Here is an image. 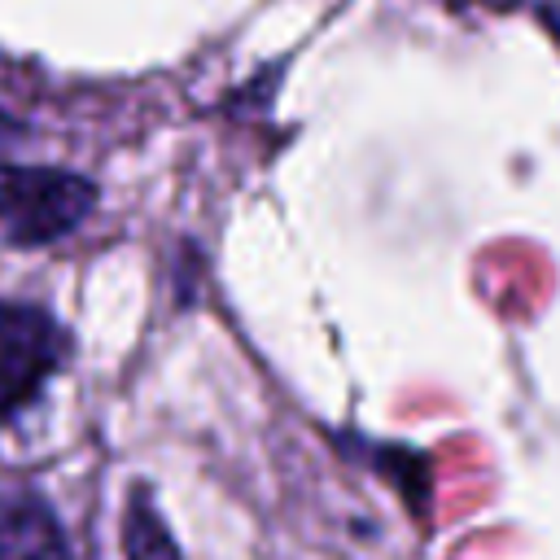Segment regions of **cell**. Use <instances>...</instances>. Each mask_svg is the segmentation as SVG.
Returning <instances> with one entry per match:
<instances>
[{"instance_id":"4","label":"cell","mask_w":560,"mask_h":560,"mask_svg":"<svg viewBox=\"0 0 560 560\" xmlns=\"http://www.w3.org/2000/svg\"><path fill=\"white\" fill-rule=\"evenodd\" d=\"M122 556L127 560H184L149 486H131L127 490V508H122Z\"/></svg>"},{"instance_id":"5","label":"cell","mask_w":560,"mask_h":560,"mask_svg":"<svg viewBox=\"0 0 560 560\" xmlns=\"http://www.w3.org/2000/svg\"><path fill=\"white\" fill-rule=\"evenodd\" d=\"M22 136H26V127H22V118H13L4 105H0V153H9L13 144H22Z\"/></svg>"},{"instance_id":"1","label":"cell","mask_w":560,"mask_h":560,"mask_svg":"<svg viewBox=\"0 0 560 560\" xmlns=\"http://www.w3.org/2000/svg\"><path fill=\"white\" fill-rule=\"evenodd\" d=\"M96 210V184L61 166L0 162V245H52Z\"/></svg>"},{"instance_id":"2","label":"cell","mask_w":560,"mask_h":560,"mask_svg":"<svg viewBox=\"0 0 560 560\" xmlns=\"http://www.w3.org/2000/svg\"><path fill=\"white\" fill-rule=\"evenodd\" d=\"M70 363L66 324L35 302L0 298V429L26 416Z\"/></svg>"},{"instance_id":"3","label":"cell","mask_w":560,"mask_h":560,"mask_svg":"<svg viewBox=\"0 0 560 560\" xmlns=\"http://www.w3.org/2000/svg\"><path fill=\"white\" fill-rule=\"evenodd\" d=\"M0 560H74L57 512L39 494L0 499Z\"/></svg>"}]
</instances>
